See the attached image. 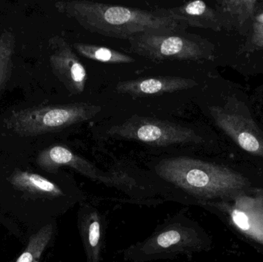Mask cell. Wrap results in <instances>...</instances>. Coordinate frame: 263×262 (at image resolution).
<instances>
[{"instance_id": "cell-1", "label": "cell", "mask_w": 263, "mask_h": 262, "mask_svg": "<svg viewBox=\"0 0 263 262\" xmlns=\"http://www.w3.org/2000/svg\"><path fill=\"white\" fill-rule=\"evenodd\" d=\"M55 8L89 32L120 39L129 40L143 33L184 32L187 27L158 12L87 0L57 2Z\"/></svg>"}, {"instance_id": "cell-2", "label": "cell", "mask_w": 263, "mask_h": 262, "mask_svg": "<svg viewBox=\"0 0 263 262\" xmlns=\"http://www.w3.org/2000/svg\"><path fill=\"white\" fill-rule=\"evenodd\" d=\"M155 169L162 179L205 199L235 198L250 187L248 179L236 171L190 157L165 158Z\"/></svg>"}, {"instance_id": "cell-3", "label": "cell", "mask_w": 263, "mask_h": 262, "mask_svg": "<svg viewBox=\"0 0 263 262\" xmlns=\"http://www.w3.org/2000/svg\"><path fill=\"white\" fill-rule=\"evenodd\" d=\"M101 111V106L86 103L40 106L12 112L5 126L20 136H36L84 123Z\"/></svg>"}, {"instance_id": "cell-4", "label": "cell", "mask_w": 263, "mask_h": 262, "mask_svg": "<svg viewBox=\"0 0 263 262\" xmlns=\"http://www.w3.org/2000/svg\"><path fill=\"white\" fill-rule=\"evenodd\" d=\"M129 52L155 62L165 60L199 61L211 59V50L205 41L184 32L143 33L129 40Z\"/></svg>"}, {"instance_id": "cell-5", "label": "cell", "mask_w": 263, "mask_h": 262, "mask_svg": "<svg viewBox=\"0 0 263 262\" xmlns=\"http://www.w3.org/2000/svg\"><path fill=\"white\" fill-rule=\"evenodd\" d=\"M107 135L161 147L203 141L190 128L142 116H133L122 124L112 126L107 131Z\"/></svg>"}, {"instance_id": "cell-6", "label": "cell", "mask_w": 263, "mask_h": 262, "mask_svg": "<svg viewBox=\"0 0 263 262\" xmlns=\"http://www.w3.org/2000/svg\"><path fill=\"white\" fill-rule=\"evenodd\" d=\"M49 45V64L54 75L71 95L83 93L87 72L70 45L60 36L52 37Z\"/></svg>"}, {"instance_id": "cell-7", "label": "cell", "mask_w": 263, "mask_h": 262, "mask_svg": "<svg viewBox=\"0 0 263 262\" xmlns=\"http://www.w3.org/2000/svg\"><path fill=\"white\" fill-rule=\"evenodd\" d=\"M209 110L216 126L239 147L263 158V133L251 118L218 106Z\"/></svg>"}, {"instance_id": "cell-8", "label": "cell", "mask_w": 263, "mask_h": 262, "mask_svg": "<svg viewBox=\"0 0 263 262\" xmlns=\"http://www.w3.org/2000/svg\"><path fill=\"white\" fill-rule=\"evenodd\" d=\"M36 163L46 172H55L62 166H68L91 179L106 184H117L123 181L121 176L102 172L90 162L77 155L66 146L60 145L50 146L42 151L37 157Z\"/></svg>"}, {"instance_id": "cell-9", "label": "cell", "mask_w": 263, "mask_h": 262, "mask_svg": "<svg viewBox=\"0 0 263 262\" xmlns=\"http://www.w3.org/2000/svg\"><path fill=\"white\" fill-rule=\"evenodd\" d=\"M198 86L197 82L182 77H153L120 82L116 90L120 94L142 97L173 93L178 91L192 89Z\"/></svg>"}, {"instance_id": "cell-10", "label": "cell", "mask_w": 263, "mask_h": 262, "mask_svg": "<svg viewBox=\"0 0 263 262\" xmlns=\"http://www.w3.org/2000/svg\"><path fill=\"white\" fill-rule=\"evenodd\" d=\"M161 15L183 23L187 26L219 31L223 28L220 15L216 9L201 0L190 2L182 6L157 11Z\"/></svg>"}, {"instance_id": "cell-11", "label": "cell", "mask_w": 263, "mask_h": 262, "mask_svg": "<svg viewBox=\"0 0 263 262\" xmlns=\"http://www.w3.org/2000/svg\"><path fill=\"white\" fill-rule=\"evenodd\" d=\"M199 243V236L194 230L174 226L148 239L140 248V251L144 255L149 256L193 249Z\"/></svg>"}, {"instance_id": "cell-12", "label": "cell", "mask_w": 263, "mask_h": 262, "mask_svg": "<svg viewBox=\"0 0 263 262\" xmlns=\"http://www.w3.org/2000/svg\"><path fill=\"white\" fill-rule=\"evenodd\" d=\"M9 181L15 189L35 195L51 197L63 195V191L58 186L38 174L15 171L9 177Z\"/></svg>"}, {"instance_id": "cell-13", "label": "cell", "mask_w": 263, "mask_h": 262, "mask_svg": "<svg viewBox=\"0 0 263 262\" xmlns=\"http://www.w3.org/2000/svg\"><path fill=\"white\" fill-rule=\"evenodd\" d=\"M255 0H222L217 2L215 9L220 15L223 28L230 25H243L256 12Z\"/></svg>"}, {"instance_id": "cell-14", "label": "cell", "mask_w": 263, "mask_h": 262, "mask_svg": "<svg viewBox=\"0 0 263 262\" xmlns=\"http://www.w3.org/2000/svg\"><path fill=\"white\" fill-rule=\"evenodd\" d=\"M73 49L84 58L108 64H128L136 59L126 54L103 46L87 43H77L72 45Z\"/></svg>"}, {"instance_id": "cell-15", "label": "cell", "mask_w": 263, "mask_h": 262, "mask_svg": "<svg viewBox=\"0 0 263 262\" xmlns=\"http://www.w3.org/2000/svg\"><path fill=\"white\" fill-rule=\"evenodd\" d=\"M83 234L87 252L88 262H99L101 240V225L97 212H92L83 225Z\"/></svg>"}, {"instance_id": "cell-16", "label": "cell", "mask_w": 263, "mask_h": 262, "mask_svg": "<svg viewBox=\"0 0 263 262\" xmlns=\"http://www.w3.org/2000/svg\"><path fill=\"white\" fill-rule=\"evenodd\" d=\"M53 234V226L47 225L29 238L26 250L15 262H40V258Z\"/></svg>"}, {"instance_id": "cell-17", "label": "cell", "mask_w": 263, "mask_h": 262, "mask_svg": "<svg viewBox=\"0 0 263 262\" xmlns=\"http://www.w3.org/2000/svg\"><path fill=\"white\" fill-rule=\"evenodd\" d=\"M15 43L12 32L5 31L0 35V90L6 85L12 70Z\"/></svg>"}, {"instance_id": "cell-18", "label": "cell", "mask_w": 263, "mask_h": 262, "mask_svg": "<svg viewBox=\"0 0 263 262\" xmlns=\"http://www.w3.org/2000/svg\"><path fill=\"white\" fill-rule=\"evenodd\" d=\"M252 40L257 46L263 43V24H254Z\"/></svg>"}, {"instance_id": "cell-19", "label": "cell", "mask_w": 263, "mask_h": 262, "mask_svg": "<svg viewBox=\"0 0 263 262\" xmlns=\"http://www.w3.org/2000/svg\"><path fill=\"white\" fill-rule=\"evenodd\" d=\"M254 24H263V12L256 17Z\"/></svg>"}, {"instance_id": "cell-20", "label": "cell", "mask_w": 263, "mask_h": 262, "mask_svg": "<svg viewBox=\"0 0 263 262\" xmlns=\"http://www.w3.org/2000/svg\"><path fill=\"white\" fill-rule=\"evenodd\" d=\"M258 47H262V48H263V43H261V44H259V46H258Z\"/></svg>"}]
</instances>
